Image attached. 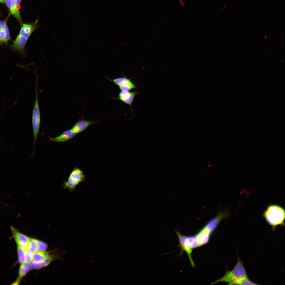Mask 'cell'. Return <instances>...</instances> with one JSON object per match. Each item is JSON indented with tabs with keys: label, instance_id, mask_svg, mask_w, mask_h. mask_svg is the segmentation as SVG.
Wrapping results in <instances>:
<instances>
[{
	"label": "cell",
	"instance_id": "ffe728a7",
	"mask_svg": "<svg viewBox=\"0 0 285 285\" xmlns=\"http://www.w3.org/2000/svg\"><path fill=\"white\" fill-rule=\"evenodd\" d=\"M37 246V250L42 251H45L47 248V244L41 241L36 240Z\"/></svg>",
	"mask_w": 285,
	"mask_h": 285
},
{
	"label": "cell",
	"instance_id": "9a60e30c",
	"mask_svg": "<svg viewBox=\"0 0 285 285\" xmlns=\"http://www.w3.org/2000/svg\"><path fill=\"white\" fill-rule=\"evenodd\" d=\"M50 256L47 252L37 250L32 254V261L36 263L43 262Z\"/></svg>",
	"mask_w": 285,
	"mask_h": 285
},
{
	"label": "cell",
	"instance_id": "e0dca14e",
	"mask_svg": "<svg viewBox=\"0 0 285 285\" xmlns=\"http://www.w3.org/2000/svg\"><path fill=\"white\" fill-rule=\"evenodd\" d=\"M53 259L50 256L43 262L36 263L32 262L31 263V268L38 269L48 265L52 261Z\"/></svg>",
	"mask_w": 285,
	"mask_h": 285
},
{
	"label": "cell",
	"instance_id": "7402d4cb",
	"mask_svg": "<svg viewBox=\"0 0 285 285\" xmlns=\"http://www.w3.org/2000/svg\"><path fill=\"white\" fill-rule=\"evenodd\" d=\"M21 279L18 278L16 280L15 282L13 283V284H18L20 281Z\"/></svg>",
	"mask_w": 285,
	"mask_h": 285
},
{
	"label": "cell",
	"instance_id": "52a82bcc",
	"mask_svg": "<svg viewBox=\"0 0 285 285\" xmlns=\"http://www.w3.org/2000/svg\"><path fill=\"white\" fill-rule=\"evenodd\" d=\"M214 229L208 223L195 235L196 238L198 247L204 245L209 240L211 233Z\"/></svg>",
	"mask_w": 285,
	"mask_h": 285
},
{
	"label": "cell",
	"instance_id": "8fae6325",
	"mask_svg": "<svg viewBox=\"0 0 285 285\" xmlns=\"http://www.w3.org/2000/svg\"><path fill=\"white\" fill-rule=\"evenodd\" d=\"M96 122L94 121H88L82 119L78 121L73 126L71 130L76 134L82 132L90 125L95 124Z\"/></svg>",
	"mask_w": 285,
	"mask_h": 285
},
{
	"label": "cell",
	"instance_id": "3957f363",
	"mask_svg": "<svg viewBox=\"0 0 285 285\" xmlns=\"http://www.w3.org/2000/svg\"><path fill=\"white\" fill-rule=\"evenodd\" d=\"M264 216L273 228L279 225H283L285 218V211L282 207L277 205L269 206L264 213Z\"/></svg>",
	"mask_w": 285,
	"mask_h": 285
},
{
	"label": "cell",
	"instance_id": "2e32d148",
	"mask_svg": "<svg viewBox=\"0 0 285 285\" xmlns=\"http://www.w3.org/2000/svg\"><path fill=\"white\" fill-rule=\"evenodd\" d=\"M31 268V263H25L21 264L19 271V276L18 278L21 279L28 272Z\"/></svg>",
	"mask_w": 285,
	"mask_h": 285
},
{
	"label": "cell",
	"instance_id": "7c38bea8",
	"mask_svg": "<svg viewBox=\"0 0 285 285\" xmlns=\"http://www.w3.org/2000/svg\"><path fill=\"white\" fill-rule=\"evenodd\" d=\"M4 2L9 9L12 15L17 18L21 26L23 22L20 12L16 4L15 0H4Z\"/></svg>",
	"mask_w": 285,
	"mask_h": 285
},
{
	"label": "cell",
	"instance_id": "5b68a950",
	"mask_svg": "<svg viewBox=\"0 0 285 285\" xmlns=\"http://www.w3.org/2000/svg\"><path fill=\"white\" fill-rule=\"evenodd\" d=\"M35 84V97L32 117V125L34 134L33 149L35 145L37 138L39 135L40 124V113L38 96V76L36 73Z\"/></svg>",
	"mask_w": 285,
	"mask_h": 285
},
{
	"label": "cell",
	"instance_id": "6da1fadb",
	"mask_svg": "<svg viewBox=\"0 0 285 285\" xmlns=\"http://www.w3.org/2000/svg\"><path fill=\"white\" fill-rule=\"evenodd\" d=\"M38 20L37 19L34 22L22 24L20 32L13 44L9 45L11 51L18 52L23 57L27 56L28 53L26 45L33 32L39 27L37 24Z\"/></svg>",
	"mask_w": 285,
	"mask_h": 285
},
{
	"label": "cell",
	"instance_id": "4fadbf2b",
	"mask_svg": "<svg viewBox=\"0 0 285 285\" xmlns=\"http://www.w3.org/2000/svg\"><path fill=\"white\" fill-rule=\"evenodd\" d=\"M137 92L136 91H120L118 95V99L126 104L131 106L134 98Z\"/></svg>",
	"mask_w": 285,
	"mask_h": 285
},
{
	"label": "cell",
	"instance_id": "8992f818",
	"mask_svg": "<svg viewBox=\"0 0 285 285\" xmlns=\"http://www.w3.org/2000/svg\"><path fill=\"white\" fill-rule=\"evenodd\" d=\"M85 178L83 172L75 167L70 173L68 180L64 182L63 187L64 189H68L71 192L75 189L76 187L80 183L85 181Z\"/></svg>",
	"mask_w": 285,
	"mask_h": 285
},
{
	"label": "cell",
	"instance_id": "9c48e42d",
	"mask_svg": "<svg viewBox=\"0 0 285 285\" xmlns=\"http://www.w3.org/2000/svg\"><path fill=\"white\" fill-rule=\"evenodd\" d=\"M110 80L117 85L121 91H129L136 88L135 84L130 80L125 77H119Z\"/></svg>",
	"mask_w": 285,
	"mask_h": 285
},
{
	"label": "cell",
	"instance_id": "cb8c5ba5",
	"mask_svg": "<svg viewBox=\"0 0 285 285\" xmlns=\"http://www.w3.org/2000/svg\"><path fill=\"white\" fill-rule=\"evenodd\" d=\"M1 0H0V1H1Z\"/></svg>",
	"mask_w": 285,
	"mask_h": 285
},
{
	"label": "cell",
	"instance_id": "44dd1931",
	"mask_svg": "<svg viewBox=\"0 0 285 285\" xmlns=\"http://www.w3.org/2000/svg\"><path fill=\"white\" fill-rule=\"evenodd\" d=\"M26 262L30 263L32 261V254L26 252L25 254Z\"/></svg>",
	"mask_w": 285,
	"mask_h": 285
},
{
	"label": "cell",
	"instance_id": "7a4b0ae2",
	"mask_svg": "<svg viewBox=\"0 0 285 285\" xmlns=\"http://www.w3.org/2000/svg\"><path fill=\"white\" fill-rule=\"evenodd\" d=\"M248 277L242 262L238 256L236 264L231 270H227L226 273L221 278L212 283L213 284L219 282L228 283V285H240L242 281Z\"/></svg>",
	"mask_w": 285,
	"mask_h": 285
},
{
	"label": "cell",
	"instance_id": "5bb4252c",
	"mask_svg": "<svg viewBox=\"0 0 285 285\" xmlns=\"http://www.w3.org/2000/svg\"><path fill=\"white\" fill-rule=\"evenodd\" d=\"M77 134L71 129L69 130L65 131L56 137L50 138V140L54 142H65L73 137Z\"/></svg>",
	"mask_w": 285,
	"mask_h": 285
},
{
	"label": "cell",
	"instance_id": "ba28073f",
	"mask_svg": "<svg viewBox=\"0 0 285 285\" xmlns=\"http://www.w3.org/2000/svg\"><path fill=\"white\" fill-rule=\"evenodd\" d=\"M13 236L17 245L22 248L26 252L30 238L21 233L12 226L11 227Z\"/></svg>",
	"mask_w": 285,
	"mask_h": 285
},
{
	"label": "cell",
	"instance_id": "ac0fdd59",
	"mask_svg": "<svg viewBox=\"0 0 285 285\" xmlns=\"http://www.w3.org/2000/svg\"><path fill=\"white\" fill-rule=\"evenodd\" d=\"M37 251L36 240L30 238L26 252L32 254Z\"/></svg>",
	"mask_w": 285,
	"mask_h": 285
},
{
	"label": "cell",
	"instance_id": "d6986e66",
	"mask_svg": "<svg viewBox=\"0 0 285 285\" xmlns=\"http://www.w3.org/2000/svg\"><path fill=\"white\" fill-rule=\"evenodd\" d=\"M17 251L18 259L19 263L21 264L26 263L25 254L26 252L21 247L17 245Z\"/></svg>",
	"mask_w": 285,
	"mask_h": 285
},
{
	"label": "cell",
	"instance_id": "277c9868",
	"mask_svg": "<svg viewBox=\"0 0 285 285\" xmlns=\"http://www.w3.org/2000/svg\"><path fill=\"white\" fill-rule=\"evenodd\" d=\"M175 232L178 237L179 244L178 246L180 249L181 254L184 251L186 252L193 267L194 264L192 258L191 254L193 249L198 247L197 240L195 235L187 236L182 235L179 231L175 230Z\"/></svg>",
	"mask_w": 285,
	"mask_h": 285
},
{
	"label": "cell",
	"instance_id": "30bf717a",
	"mask_svg": "<svg viewBox=\"0 0 285 285\" xmlns=\"http://www.w3.org/2000/svg\"><path fill=\"white\" fill-rule=\"evenodd\" d=\"M12 41L9 29L6 22L0 20V44L6 45L10 41Z\"/></svg>",
	"mask_w": 285,
	"mask_h": 285
},
{
	"label": "cell",
	"instance_id": "603a6c76",
	"mask_svg": "<svg viewBox=\"0 0 285 285\" xmlns=\"http://www.w3.org/2000/svg\"><path fill=\"white\" fill-rule=\"evenodd\" d=\"M17 6L18 7V5L20 3L22 0H14Z\"/></svg>",
	"mask_w": 285,
	"mask_h": 285
}]
</instances>
